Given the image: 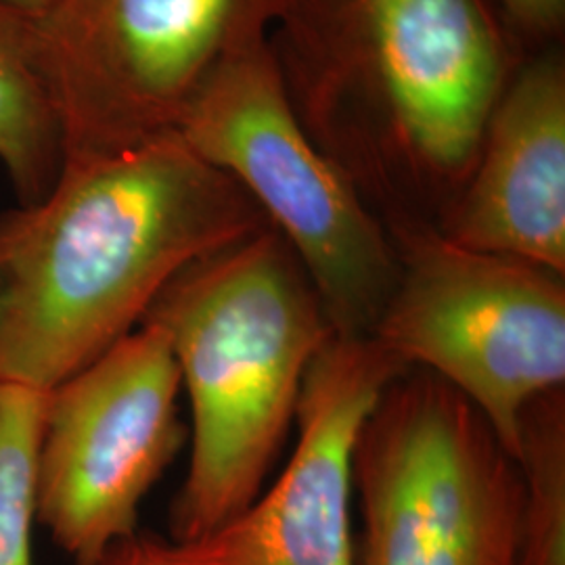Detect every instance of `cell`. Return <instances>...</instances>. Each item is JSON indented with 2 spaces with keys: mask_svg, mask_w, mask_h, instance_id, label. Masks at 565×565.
<instances>
[{
  "mask_svg": "<svg viewBox=\"0 0 565 565\" xmlns=\"http://www.w3.org/2000/svg\"><path fill=\"white\" fill-rule=\"evenodd\" d=\"M270 223L179 132L63 160L0 214V380L51 392L120 342L189 264Z\"/></svg>",
  "mask_w": 565,
  "mask_h": 565,
  "instance_id": "obj_1",
  "label": "cell"
},
{
  "mask_svg": "<svg viewBox=\"0 0 565 565\" xmlns=\"http://www.w3.org/2000/svg\"><path fill=\"white\" fill-rule=\"evenodd\" d=\"M142 319L166 331L191 401V463L170 507V541L191 543L258 499L335 329L273 226L189 264Z\"/></svg>",
  "mask_w": 565,
  "mask_h": 565,
  "instance_id": "obj_2",
  "label": "cell"
},
{
  "mask_svg": "<svg viewBox=\"0 0 565 565\" xmlns=\"http://www.w3.org/2000/svg\"><path fill=\"white\" fill-rule=\"evenodd\" d=\"M177 132L263 210L298 256L335 333L371 338L398 281V254L306 130L273 42L224 63Z\"/></svg>",
  "mask_w": 565,
  "mask_h": 565,
  "instance_id": "obj_3",
  "label": "cell"
},
{
  "mask_svg": "<svg viewBox=\"0 0 565 565\" xmlns=\"http://www.w3.org/2000/svg\"><path fill=\"white\" fill-rule=\"evenodd\" d=\"M363 565H520L522 478L484 415L434 373L387 385L354 455Z\"/></svg>",
  "mask_w": 565,
  "mask_h": 565,
  "instance_id": "obj_4",
  "label": "cell"
},
{
  "mask_svg": "<svg viewBox=\"0 0 565 565\" xmlns=\"http://www.w3.org/2000/svg\"><path fill=\"white\" fill-rule=\"evenodd\" d=\"M302 0H61L36 20L63 160L177 132L224 63Z\"/></svg>",
  "mask_w": 565,
  "mask_h": 565,
  "instance_id": "obj_5",
  "label": "cell"
},
{
  "mask_svg": "<svg viewBox=\"0 0 565 565\" xmlns=\"http://www.w3.org/2000/svg\"><path fill=\"white\" fill-rule=\"evenodd\" d=\"M403 242L398 281L371 338L406 369L461 392L515 461L527 406L564 390V277L443 233Z\"/></svg>",
  "mask_w": 565,
  "mask_h": 565,
  "instance_id": "obj_6",
  "label": "cell"
},
{
  "mask_svg": "<svg viewBox=\"0 0 565 565\" xmlns=\"http://www.w3.org/2000/svg\"><path fill=\"white\" fill-rule=\"evenodd\" d=\"M181 369L158 323L55 385L44 406L36 520L74 565L137 536L142 499L184 445Z\"/></svg>",
  "mask_w": 565,
  "mask_h": 565,
  "instance_id": "obj_7",
  "label": "cell"
},
{
  "mask_svg": "<svg viewBox=\"0 0 565 565\" xmlns=\"http://www.w3.org/2000/svg\"><path fill=\"white\" fill-rule=\"evenodd\" d=\"M285 23L331 34L404 153L431 177L467 181L507 86L505 42L484 0H302Z\"/></svg>",
  "mask_w": 565,
  "mask_h": 565,
  "instance_id": "obj_8",
  "label": "cell"
},
{
  "mask_svg": "<svg viewBox=\"0 0 565 565\" xmlns=\"http://www.w3.org/2000/svg\"><path fill=\"white\" fill-rule=\"evenodd\" d=\"M411 371L373 338L333 333L303 377L298 443L273 488L191 543L163 541L170 565H359L354 455L385 387Z\"/></svg>",
  "mask_w": 565,
  "mask_h": 565,
  "instance_id": "obj_9",
  "label": "cell"
},
{
  "mask_svg": "<svg viewBox=\"0 0 565 565\" xmlns=\"http://www.w3.org/2000/svg\"><path fill=\"white\" fill-rule=\"evenodd\" d=\"M443 235L564 277L565 67L557 53L507 82Z\"/></svg>",
  "mask_w": 565,
  "mask_h": 565,
  "instance_id": "obj_10",
  "label": "cell"
},
{
  "mask_svg": "<svg viewBox=\"0 0 565 565\" xmlns=\"http://www.w3.org/2000/svg\"><path fill=\"white\" fill-rule=\"evenodd\" d=\"M0 163L20 205L41 202L63 166L61 124L36 20L7 7H0Z\"/></svg>",
  "mask_w": 565,
  "mask_h": 565,
  "instance_id": "obj_11",
  "label": "cell"
},
{
  "mask_svg": "<svg viewBox=\"0 0 565 565\" xmlns=\"http://www.w3.org/2000/svg\"><path fill=\"white\" fill-rule=\"evenodd\" d=\"M515 463L522 478L520 565H565L564 390L527 406Z\"/></svg>",
  "mask_w": 565,
  "mask_h": 565,
  "instance_id": "obj_12",
  "label": "cell"
},
{
  "mask_svg": "<svg viewBox=\"0 0 565 565\" xmlns=\"http://www.w3.org/2000/svg\"><path fill=\"white\" fill-rule=\"evenodd\" d=\"M46 396L36 387L0 380V565H32Z\"/></svg>",
  "mask_w": 565,
  "mask_h": 565,
  "instance_id": "obj_13",
  "label": "cell"
},
{
  "mask_svg": "<svg viewBox=\"0 0 565 565\" xmlns=\"http://www.w3.org/2000/svg\"><path fill=\"white\" fill-rule=\"evenodd\" d=\"M507 15L524 32L546 39L555 36L565 20V0H501Z\"/></svg>",
  "mask_w": 565,
  "mask_h": 565,
  "instance_id": "obj_14",
  "label": "cell"
},
{
  "mask_svg": "<svg viewBox=\"0 0 565 565\" xmlns=\"http://www.w3.org/2000/svg\"><path fill=\"white\" fill-rule=\"evenodd\" d=\"M99 565H170L163 555V539L137 534L114 546Z\"/></svg>",
  "mask_w": 565,
  "mask_h": 565,
  "instance_id": "obj_15",
  "label": "cell"
},
{
  "mask_svg": "<svg viewBox=\"0 0 565 565\" xmlns=\"http://www.w3.org/2000/svg\"><path fill=\"white\" fill-rule=\"evenodd\" d=\"M61 0H0V7H7L30 20H42L49 15Z\"/></svg>",
  "mask_w": 565,
  "mask_h": 565,
  "instance_id": "obj_16",
  "label": "cell"
}]
</instances>
